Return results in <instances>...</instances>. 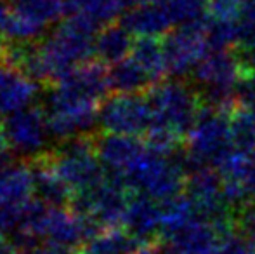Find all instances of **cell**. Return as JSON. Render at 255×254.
I'll list each match as a JSON object with an SVG mask.
<instances>
[{
    "instance_id": "obj_29",
    "label": "cell",
    "mask_w": 255,
    "mask_h": 254,
    "mask_svg": "<svg viewBox=\"0 0 255 254\" xmlns=\"http://www.w3.org/2000/svg\"><path fill=\"white\" fill-rule=\"evenodd\" d=\"M219 254H255V246L236 228L221 239Z\"/></svg>"
},
{
    "instance_id": "obj_11",
    "label": "cell",
    "mask_w": 255,
    "mask_h": 254,
    "mask_svg": "<svg viewBox=\"0 0 255 254\" xmlns=\"http://www.w3.org/2000/svg\"><path fill=\"white\" fill-rule=\"evenodd\" d=\"M195 80L202 85L200 91L235 92L238 82L245 77L235 49L210 51L193 71Z\"/></svg>"
},
{
    "instance_id": "obj_37",
    "label": "cell",
    "mask_w": 255,
    "mask_h": 254,
    "mask_svg": "<svg viewBox=\"0 0 255 254\" xmlns=\"http://www.w3.org/2000/svg\"><path fill=\"white\" fill-rule=\"evenodd\" d=\"M0 254H12V251H10V242L7 241V237L2 232H0Z\"/></svg>"
},
{
    "instance_id": "obj_13",
    "label": "cell",
    "mask_w": 255,
    "mask_h": 254,
    "mask_svg": "<svg viewBox=\"0 0 255 254\" xmlns=\"http://www.w3.org/2000/svg\"><path fill=\"white\" fill-rule=\"evenodd\" d=\"M38 82L9 63H0V117H10L33 106Z\"/></svg>"
},
{
    "instance_id": "obj_1",
    "label": "cell",
    "mask_w": 255,
    "mask_h": 254,
    "mask_svg": "<svg viewBox=\"0 0 255 254\" xmlns=\"http://www.w3.org/2000/svg\"><path fill=\"white\" fill-rule=\"evenodd\" d=\"M96 30L92 24L68 16L40 45L49 82H57L68 71L87 63L96 54Z\"/></svg>"
},
{
    "instance_id": "obj_10",
    "label": "cell",
    "mask_w": 255,
    "mask_h": 254,
    "mask_svg": "<svg viewBox=\"0 0 255 254\" xmlns=\"http://www.w3.org/2000/svg\"><path fill=\"white\" fill-rule=\"evenodd\" d=\"M7 148L21 157H44L52 134L49 129L47 115L44 108L30 106L10 117L3 122Z\"/></svg>"
},
{
    "instance_id": "obj_28",
    "label": "cell",
    "mask_w": 255,
    "mask_h": 254,
    "mask_svg": "<svg viewBox=\"0 0 255 254\" xmlns=\"http://www.w3.org/2000/svg\"><path fill=\"white\" fill-rule=\"evenodd\" d=\"M165 3L177 26L196 23L207 17L205 0H165Z\"/></svg>"
},
{
    "instance_id": "obj_15",
    "label": "cell",
    "mask_w": 255,
    "mask_h": 254,
    "mask_svg": "<svg viewBox=\"0 0 255 254\" xmlns=\"http://www.w3.org/2000/svg\"><path fill=\"white\" fill-rule=\"evenodd\" d=\"M221 239L222 234L214 225L196 218L165 242L170 254H219Z\"/></svg>"
},
{
    "instance_id": "obj_23",
    "label": "cell",
    "mask_w": 255,
    "mask_h": 254,
    "mask_svg": "<svg viewBox=\"0 0 255 254\" xmlns=\"http://www.w3.org/2000/svg\"><path fill=\"white\" fill-rule=\"evenodd\" d=\"M68 16H75L92 24L96 30L113 24L124 9L122 0H66Z\"/></svg>"
},
{
    "instance_id": "obj_27",
    "label": "cell",
    "mask_w": 255,
    "mask_h": 254,
    "mask_svg": "<svg viewBox=\"0 0 255 254\" xmlns=\"http://www.w3.org/2000/svg\"><path fill=\"white\" fill-rule=\"evenodd\" d=\"M250 0H205L208 19L221 23H236L247 12Z\"/></svg>"
},
{
    "instance_id": "obj_34",
    "label": "cell",
    "mask_w": 255,
    "mask_h": 254,
    "mask_svg": "<svg viewBox=\"0 0 255 254\" xmlns=\"http://www.w3.org/2000/svg\"><path fill=\"white\" fill-rule=\"evenodd\" d=\"M37 254H78V253H77V249L66 248V246L45 244L44 248L37 249Z\"/></svg>"
},
{
    "instance_id": "obj_8",
    "label": "cell",
    "mask_w": 255,
    "mask_h": 254,
    "mask_svg": "<svg viewBox=\"0 0 255 254\" xmlns=\"http://www.w3.org/2000/svg\"><path fill=\"white\" fill-rule=\"evenodd\" d=\"M153 124L148 96L115 94L106 98L99 108V126L108 134L144 136Z\"/></svg>"
},
{
    "instance_id": "obj_18",
    "label": "cell",
    "mask_w": 255,
    "mask_h": 254,
    "mask_svg": "<svg viewBox=\"0 0 255 254\" xmlns=\"http://www.w3.org/2000/svg\"><path fill=\"white\" fill-rule=\"evenodd\" d=\"M33 193V167L12 162L0 169V207L26 204L31 200Z\"/></svg>"
},
{
    "instance_id": "obj_38",
    "label": "cell",
    "mask_w": 255,
    "mask_h": 254,
    "mask_svg": "<svg viewBox=\"0 0 255 254\" xmlns=\"http://www.w3.org/2000/svg\"><path fill=\"white\" fill-rule=\"evenodd\" d=\"M247 188H249L250 197H252V199L255 200V162H254L252 173H250V176H249V181H247Z\"/></svg>"
},
{
    "instance_id": "obj_9",
    "label": "cell",
    "mask_w": 255,
    "mask_h": 254,
    "mask_svg": "<svg viewBox=\"0 0 255 254\" xmlns=\"http://www.w3.org/2000/svg\"><path fill=\"white\" fill-rule=\"evenodd\" d=\"M207 21L208 16L196 23L181 24L163 37L168 75L184 77L189 71H195L198 63L210 52L207 40Z\"/></svg>"
},
{
    "instance_id": "obj_35",
    "label": "cell",
    "mask_w": 255,
    "mask_h": 254,
    "mask_svg": "<svg viewBox=\"0 0 255 254\" xmlns=\"http://www.w3.org/2000/svg\"><path fill=\"white\" fill-rule=\"evenodd\" d=\"M151 2H154V0H122V3H124V9L125 10L137 9V7L148 5V3H151Z\"/></svg>"
},
{
    "instance_id": "obj_36",
    "label": "cell",
    "mask_w": 255,
    "mask_h": 254,
    "mask_svg": "<svg viewBox=\"0 0 255 254\" xmlns=\"http://www.w3.org/2000/svg\"><path fill=\"white\" fill-rule=\"evenodd\" d=\"M9 16H10V9L3 2H0V31H3V26H5Z\"/></svg>"
},
{
    "instance_id": "obj_42",
    "label": "cell",
    "mask_w": 255,
    "mask_h": 254,
    "mask_svg": "<svg viewBox=\"0 0 255 254\" xmlns=\"http://www.w3.org/2000/svg\"><path fill=\"white\" fill-rule=\"evenodd\" d=\"M250 110H252V113H254V119H255V106H254V108H250Z\"/></svg>"
},
{
    "instance_id": "obj_43",
    "label": "cell",
    "mask_w": 255,
    "mask_h": 254,
    "mask_svg": "<svg viewBox=\"0 0 255 254\" xmlns=\"http://www.w3.org/2000/svg\"><path fill=\"white\" fill-rule=\"evenodd\" d=\"M14 2H17V0H14Z\"/></svg>"
},
{
    "instance_id": "obj_12",
    "label": "cell",
    "mask_w": 255,
    "mask_h": 254,
    "mask_svg": "<svg viewBox=\"0 0 255 254\" xmlns=\"http://www.w3.org/2000/svg\"><path fill=\"white\" fill-rule=\"evenodd\" d=\"M98 157L101 160L104 171L108 174L122 178L137 164V160L144 155L146 148L144 141L135 136L124 134H103L96 141Z\"/></svg>"
},
{
    "instance_id": "obj_26",
    "label": "cell",
    "mask_w": 255,
    "mask_h": 254,
    "mask_svg": "<svg viewBox=\"0 0 255 254\" xmlns=\"http://www.w3.org/2000/svg\"><path fill=\"white\" fill-rule=\"evenodd\" d=\"M184 141H186L184 136H181L177 131H174L172 127L160 122H153L151 127L148 129V132L144 134L146 148L151 150L153 153H158V155H163V157L175 155L179 146Z\"/></svg>"
},
{
    "instance_id": "obj_4",
    "label": "cell",
    "mask_w": 255,
    "mask_h": 254,
    "mask_svg": "<svg viewBox=\"0 0 255 254\" xmlns=\"http://www.w3.org/2000/svg\"><path fill=\"white\" fill-rule=\"evenodd\" d=\"M146 92L153 112V122L165 124L186 138L202 112L203 99L200 89H193L181 78H165Z\"/></svg>"
},
{
    "instance_id": "obj_16",
    "label": "cell",
    "mask_w": 255,
    "mask_h": 254,
    "mask_svg": "<svg viewBox=\"0 0 255 254\" xmlns=\"http://www.w3.org/2000/svg\"><path fill=\"white\" fill-rule=\"evenodd\" d=\"M56 84L68 89V91L75 92L77 96L87 99V101L96 103V105L104 101L108 91H111L108 70L101 63H91V61L68 71Z\"/></svg>"
},
{
    "instance_id": "obj_41",
    "label": "cell",
    "mask_w": 255,
    "mask_h": 254,
    "mask_svg": "<svg viewBox=\"0 0 255 254\" xmlns=\"http://www.w3.org/2000/svg\"><path fill=\"white\" fill-rule=\"evenodd\" d=\"M5 49H7V45H5V42H3V37H0V58L5 56Z\"/></svg>"
},
{
    "instance_id": "obj_20",
    "label": "cell",
    "mask_w": 255,
    "mask_h": 254,
    "mask_svg": "<svg viewBox=\"0 0 255 254\" xmlns=\"http://www.w3.org/2000/svg\"><path fill=\"white\" fill-rule=\"evenodd\" d=\"M134 40L124 24H108L96 35V56L106 64L120 63L130 56Z\"/></svg>"
},
{
    "instance_id": "obj_30",
    "label": "cell",
    "mask_w": 255,
    "mask_h": 254,
    "mask_svg": "<svg viewBox=\"0 0 255 254\" xmlns=\"http://www.w3.org/2000/svg\"><path fill=\"white\" fill-rule=\"evenodd\" d=\"M236 228L255 246V200H250L236 213Z\"/></svg>"
},
{
    "instance_id": "obj_5",
    "label": "cell",
    "mask_w": 255,
    "mask_h": 254,
    "mask_svg": "<svg viewBox=\"0 0 255 254\" xmlns=\"http://www.w3.org/2000/svg\"><path fill=\"white\" fill-rule=\"evenodd\" d=\"M44 112L52 138L59 141L89 136L99 124V108L96 103L87 101L57 84L45 96Z\"/></svg>"
},
{
    "instance_id": "obj_3",
    "label": "cell",
    "mask_w": 255,
    "mask_h": 254,
    "mask_svg": "<svg viewBox=\"0 0 255 254\" xmlns=\"http://www.w3.org/2000/svg\"><path fill=\"white\" fill-rule=\"evenodd\" d=\"M228 112L203 105L195 127L186 136V164L188 169L217 167L235 150L231 141Z\"/></svg>"
},
{
    "instance_id": "obj_39",
    "label": "cell",
    "mask_w": 255,
    "mask_h": 254,
    "mask_svg": "<svg viewBox=\"0 0 255 254\" xmlns=\"http://www.w3.org/2000/svg\"><path fill=\"white\" fill-rule=\"evenodd\" d=\"M5 134H3V124H0V148H5Z\"/></svg>"
},
{
    "instance_id": "obj_7",
    "label": "cell",
    "mask_w": 255,
    "mask_h": 254,
    "mask_svg": "<svg viewBox=\"0 0 255 254\" xmlns=\"http://www.w3.org/2000/svg\"><path fill=\"white\" fill-rule=\"evenodd\" d=\"M130 188L118 176L106 174L99 183L73 195V211L89 216L104 230H113L124 225V218L130 202Z\"/></svg>"
},
{
    "instance_id": "obj_24",
    "label": "cell",
    "mask_w": 255,
    "mask_h": 254,
    "mask_svg": "<svg viewBox=\"0 0 255 254\" xmlns=\"http://www.w3.org/2000/svg\"><path fill=\"white\" fill-rule=\"evenodd\" d=\"M12 12L26 19L35 26L47 30L68 14L66 0H17L14 2Z\"/></svg>"
},
{
    "instance_id": "obj_6",
    "label": "cell",
    "mask_w": 255,
    "mask_h": 254,
    "mask_svg": "<svg viewBox=\"0 0 255 254\" xmlns=\"http://www.w3.org/2000/svg\"><path fill=\"white\" fill-rule=\"evenodd\" d=\"M47 159L73 195L94 187L106 176L96 143L89 136L63 141L56 152L47 155Z\"/></svg>"
},
{
    "instance_id": "obj_22",
    "label": "cell",
    "mask_w": 255,
    "mask_h": 254,
    "mask_svg": "<svg viewBox=\"0 0 255 254\" xmlns=\"http://www.w3.org/2000/svg\"><path fill=\"white\" fill-rule=\"evenodd\" d=\"M130 58L151 77L153 82H161L165 80V77H168L163 38L137 37L134 40Z\"/></svg>"
},
{
    "instance_id": "obj_19",
    "label": "cell",
    "mask_w": 255,
    "mask_h": 254,
    "mask_svg": "<svg viewBox=\"0 0 255 254\" xmlns=\"http://www.w3.org/2000/svg\"><path fill=\"white\" fill-rule=\"evenodd\" d=\"M33 178H35V195L45 206L63 207L73 200V192L68 188V185L57 176L52 169L47 155L40 157L33 166Z\"/></svg>"
},
{
    "instance_id": "obj_17",
    "label": "cell",
    "mask_w": 255,
    "mask_h": 254,
    "mask_svg": "<svg viewBox=\"0 0 255 254\" xmlns=\"http://www.w3.org/2000/svg\"><path fill=\"white\" fill-rule=\"evenodd\" d=\"M120 24L135 37H165L175 26L165 0H154L148 5L127 10Z\"/></svg>"
},
{
    "instance_id": "obj_33",
    "label": "cell",
    "mask_w": 255,
    "mask_h": 254,
    "mask_svg": "<svg viewBox=\"0 0 255 254\" xmlns=\"http://www.w3.org/2000/svg\"><path fill=\"white\" fill-rule=\"evenodd\" d=\"M236 56H238L242 68L245 71V75L255 73V42L252 44H242L238 47H235Z\"/></svg>"
},
{
    "instance_id": "obj_2",
    "label": "cell",
    "mask_w": 255,
    "mask_h": 254,
    "mask_svg": "<svg viewBox=\"0 0 255 254\" xmlns=\"http://www.w3.org/2000/svg\"><path fill=\"white\" fill-rule=\"evenodd\" d=\"M188 173L189 169L184 157L177 160L175 155L163 157L146 150L144 155L122 180L135 193H142L153 200L163 202L182 195Z\"/></svg>"
},
{
    "instance_id": "obj_14",
    "label": "cell",
    "mask_w": 255,
    "mask_h": 254,
    "mask_svg": "<svg viewBox=\"0 0 255 254\" xmlns=\"http://www.w3.org/2000/svg\"><path fill=\"white\" fill-rule=\"evenodd\" d=\"M124 230L141 244L161 241V211L160 202L135 193L130 197L124 218Z\"/></svg>"
},
{
    "instance_id": "obj_40",
    "label": "cell",
    "mask_w": 255,
    "mask_h": 254,
    "mask_svg": "<svg viewBox=\"0 0 255 254\" xmlns=\"http://www.w3.org/2000/svg\"><path fill=\"white\" fill-rule=\"evenodd\" d=\"M12 254H37V249H17Z\"/></svg>"
},
{
    "instance_id": "obj_31",
    "label": "cell",
    "mask_w": 255,
    "mask_h": 254,
    "mask_svg": "<svg viewBox=\"0 0 255 254\" xmlns=\"http://www.w3.org/2000/svg\"><path fill=\"white\" fill-rule=\"evenodd\" d=\"M235 98L238 106H245V108H254L255 106V73L245 75L242 80L238 82L235 89Z\"/></svg>"
},
{
    "instance_id": "obj_25",
    "label": "cell",
    "mask_w": 255,
    "mask_h": 254,
    "mask_svg": "<svg viewBox=\"0 0 255 254\" xmlns=\"http://www.w3.org/2000/svg\"><path fill=\"white\" fill-rule=\"evenodd\" d=\"M233 146L240 152L255 153V119L250 108L236 106L229 115Z\"/></svg>"
},
{
    "instance_id": "obj_21",
    "label": "cell",
    "mask_w": 255,
    "mask_h": 254,
    "mask_svg": "<svg viewBox=\"0 0 255 254\" xmlns=\"http://www.w3.org/2000/svg\"><path fill=\"white\" fill-rule=\"evenodd\" d=\"M110 89L115 94H141L154 85L148 73L132 58L111 64L108 70Z\"/></svg>"
},
{
    "instance_id": "obj_32",
    "label": "cell",
    "mask_w": 255,
    "mask_h": 254,
    "mask_svg": "<svg viewBox=\"0 0 255 254\" xmlns=\"http://www.w3.org/2000/svg\"><path fill=\"white\" fill-rule=\"evenodd\" d=\"M240 35H242V44L255 42V0H250L245 16L240 19Z\"/></svg>"
}]
</instances>
